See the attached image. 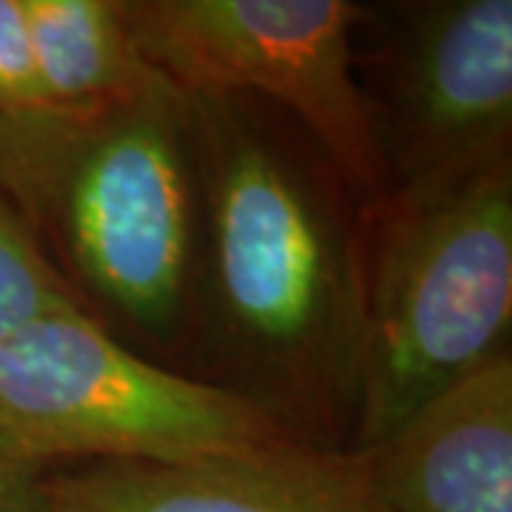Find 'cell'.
Masks as SVG:
<instances>
[{"label":"cell","instance_id":"cell-1","mask_svg":"<svg viewBox=\"0 0 512 512\" xmlns=\"http://www.w3.org/2000/svg\"><path fill=\"white\" fill-rule=\"evenodd\" d=\"M200 180L194 339L208 382L345 447L359 404L365 248L345 183L279 111L188 92Z\"/></svg>","mask_w":512,"mask_h":512},{"label":"cell","instance_id":"cell-2","mask_svg":"<svg viewBox=\"0 0 512 512\" xmlns=\"http://www.w3.org/2000/svg\"><path fill=\"white\" fill-rule=\"evenodd\" d=\"M0 197L83 313L143 353L194 339L200 180L188 92L0 114Z\"/></svg>","mask_w":512,"mask_h":512},{"label":"cell","instance_id":"cell-3","mask_svg":"<svg viewBox=\"0 0 512 512\" xmlns=\"http://www.w3.org/2000/svg\"><path fill=\"white\" fill-rule=\"evenodd\" d=\"M365 325L350 450L510 350L512 168L365 211Z\"/></svg>","mask_w":512,"mask_h":512},{"label":"cell","instance_id":"cell-4","mask_svg":"<svg viewBox=\"0 0 512 512\" xmlns=\"http://www.w3.org/2000/svg\"><path fill=\"white\" fill-rule=\"evenodd\" d=\"M305 441L251 399L114 339L80 308L0 342V458L32 470L80 461H188Z\"/></svg>","mask_w":512,"mask_h":512},{"label":"cell","instance_id":"cell-5","mask_svg":"<svg viewBox=\"0 0 512 512\" xmlns=\"http://www.w3.org/2000/svg\"><path fill=\"white\" fill-rule=\"evenodd\" d=\"M353 66L384 200H430L512 168V0L362 6Z\"/></svg>","mask_w":512,"mask_h":512},{"label":"cell","instance_id":"cell-6","mask_svg":"<svg viewBox=\"0 0 512 512\" xmlns=\"http://www.w3.org/2000/svg\"><path fill=\"white\" fill-rule=\"evenodd\" d=\"M348 0H123L148 63L185 92L242 94L288 117L362 211L387 174L353 66Z\"/></svg>","mask_w":512,"mask_h":512},{"label":"cell","instance_id":"cell-7","mask_svg":"<svg viewBox=\"0 0 512 512\" xmlns=\"http://www.w3.org/2000/svg\"><path fill=\"white\" fill-rule=\"evenodd\" d=\"M43 481L52 512H384L365 453L311 441L188 461H80Z\"/></svg>","mask_w":512,"mask_h":512},{"label":"cell","instance_id":"cell-8","mask_svg":"<svg viewBox=\"0 0 512 512\" xmlns=\"http://www.w3.org/2000/svg\"><path fill=\"white\" fill-rule=\"evenodd\" d=\"M359 453L384 512H512L510 350Z\"/></svg>","mask_w":512,"mask_h":512},{"label":"cell","instance_id":"cell-9","mask_svg":"<svg viewBox=\"0 0 512 512\" xmlns=\"http://www.w3.org/2000/svg\"><path fill=\"white\" fill-rule=\"evenodd\" d=\"M46 106L126 100L160 83L128 32L123 0H26Z\"/></svg>","mask_w":512,"mask_h":512},{"label":"cell","instance_id":"cell-10","mask_svg":"<svg viewBox=\"0 0 512 512\" xmlns=\"http://www.w3.org/2000/svg\"><path fill=\"white\" fill-rule=\"evenodd\" d=\"M72 308H80L72 291L0 197V342L43 316Z\"/></svg>","mask_w":512,"mask_h":512},{"label":"cell","instance_id":"cell-11","mask_svg":"<svg viewBox=\"0 0 512 512\" xmlns=\"http://www.w3.org/2000/svg\"><path fill=\"white\" fill-rule=\"evenodd\" d=\"M46 106L26 0H0V114Z\"/></svg>","mask_w":512,"mask_h":512},{"label":"cell","instance_id":"cell-12","mask_svg":"<svg viewBox=\"0 0 512 512\" xmlns=\"http://www.w3.org/2000/svg\"><path fill=\"white\" fill-rule=\"evenodd\" d=\"M46 473L0 458V512H52Z\"/></svg>","mask_w":512,"mask_h":512}]
</instances>
